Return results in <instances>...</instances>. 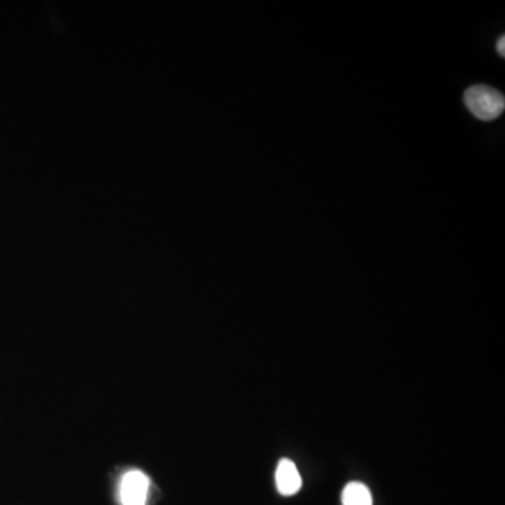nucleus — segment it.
<instances>
[{
  "label": "nucleus",
  "mask_w": 505,
  "mask_h": 505,
  "mask_svg": "<svg viewBox=\"0 0 505 505\" xmlns=\"http://www.w3.org/2000/svg\"><path fill=\"white\" fill-rule=\"evenodd\" d=\"M463 100L469 111L481 121H493L504 113V95L490 86H470L466 90Z\"/></svg>",
  "instance_id": "1"
},
{
  "label": "nucleus",
  "mask_w": 505,
  "mask_h": 505,
  "mask_svg": "<svg viewBox=\"0 0 505 505\" xmlns=\"http://www.w3.org/2000/svg\"><path fill=\"white\" fill-rule=\"evenodd\" d=\"M150 481L145 473L131 470L122 478L119 499L122 505H147Z\"/></svg>",
  "instance_id": "2"
},
{
  "label": "nucleus",
  "mask_w": 505,
  "mask_h": 505,
  "mask_svg": "<svg viewBox=\"0 0 505 505\" xmlns=\"http://www.w3.org/2000/svg\"><path fill=\"white\" fill-rule=\"evenodd\" d=\"M275 484H277V490L281 496H294L301 490V473L293 460L286 459V458L280 460L277 470H275Z\"/></svg>",
  "instance_id": "3"
},
{
  "label": "nucleus",
  "mask_w": 505,
  "mask_h": 505,
  "mask_svg": "<svg viewBox=\"0 0 505 505\" xmlns=\"http://www.w3.org/2000/svg\"><path fill=\"white\" fill-rule=\"evenodd\" d=\"M343 505H374L371 490L361 481H351L341 493Z\"/></svg>",
  "instance_id": "4"
},
{
  "label": "nucleus",
  "mask_w": 505,
  "mask_h": 505,
  "mask_svg": "<svg viewBox=\"0 0 505 505\" xmlns=\"http://www.w3.org/2000/svg\"><path fill=\"white\" fill-rule=\"evenodd\" d=\"M497 51H499L500 56L504 57L505 56V37L502 36L501 38H500L499 43H497Z\"/></svg>",
  "instance_id": "5"
}]
</instances>
